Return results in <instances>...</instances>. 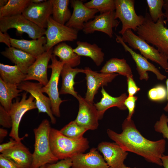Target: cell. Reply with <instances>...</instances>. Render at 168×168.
<instances>
[{
    "label": "cell",
    "instance_id": "1",
    "mask_svg": "<svg viewBox=\"0 0 168 168\" xmlns=\"http://www.w3.org/2000/svg\"><path fill=\"white\" fill-rule=\"evenodd\" d=\"M122 126V132L120 133L108 129L107 133L109 138L125 151L142 156L148 162L162 166L161 158L165 151V139L152 141L146 138L138 130L132 119H125Z\"/></svg>",
    "mask_w": 168,
    "mask_h": 168
},
{
    "label": "cell",
    "instance_id": "2",
    "mask_svg": "<svg viewBox=\"0 0 168 168\" xmlns=\"http://www.w3.org/2000/svg\"><path fill=\"white\" fill-rule=\"evenodd\" d=\"M143 24L137 29L138 35L148 43L155 46L168 60V28L163 17L157 22L152 20L149 13L146 12Z\"/></svg>",
    "mask_w": 168,
    "mask_h": 168
},
{
    "label": "cell",
    "instance_id": "3",
    "mask_svg": "<svg viewBox=\"0 0 168 168\" xmlns=\"http://www.w3.org/2000/svg\"><path fill=\"white\" fill-rule=\"evenodd\" d=\"M49 142L52 153L60 160L83 153L89 147L86 138L83 137L79 139H72L64 135L60 130L52 128L49 133Z\"/></svg>",
    "mask_w": 168,
    "mask_h": 168
},
{
    "label": "cell",
    "instance_id": "4",
    "mask_svg": "<svg viewBox=\"0 0 168 168\" xmlns=\"http://www.w3.org/2000/svg\"><path fill=\"white\" fill-rule=\"evenodd\" d=\"M51 128L49 121L44 119L33 129L35 142L30 168H39L48 164L55 163L58 160L51 150L49 133Z\"/></svg>",
    "mask_w": 168,
    "mask_h": 168
},
{
    "label": "cell",
    "instance_id": "5",
    "mask_svg": "<svg viewBox=\"0 0 168 168\" xmlns=\"http://www.w3.org/2000/svg\"><path fill=\"white\" fill-rule=\"evenodd\" d=\"M121 38L124 42L127 43L132 48L139 50L144 57L158 64L168 72V60L166 57L157 49L135 34L132 30H127Z\"/></svg>",
    "mask_w": 168,
    "mask_h": 168
},
{
    "label": "cell",
    "instance_id": "6",
    "mask_svg": "<svg viewBox=\"0 0 168 168\" xmlns=\"http://www.w3.org/2000/svg\"><path fill=\"white\" fill-rule=\"evenodd\" d=\"M51 59V63L48 67L51 69L50 78L46 85L42 87L41 91L43 93L47 94L50 99L53 115L58 117L60 116V105L65 101L60 98L58 88L61 71L64 63L58 60L56 56L53 54Z\"/></svg>",
    "mask_w": 168,
    "mask_h": 168
},
{
    "label": "cell",
    "instance_id": "7",
    "mask_svg": "<svg viewBox=\"0 0 168 168\" xmlns=\"http://www.w3.org/2000/svg\"><path fill=\"white\" fill-rule=\"evenodd\" d=\"M12 28L15 29L20 34H27L32 40L43 36L46 31V29L39 27L22 14L0 18V31L6 32Z\"/></svg>",
    "mask_w": 168,
    "mask_h": 168
},
{
    "label": "cell",
    "instance_id": "8",
    "mask_svg": "<svg viewBox=\"0 0 168 168\" xmlns=\"http://www.w3.org/2000/svg\"><path fill=\"white\" fill-rule=\"evenodd\" d=\"M115 18H119L122 24L119 33L122 35L129 29L136 31L137 28L143 24L144 16L136 13L135 0H115Z\"/></svg>",
    "mask_w": 168,
    "mask_h": 168
},
{
    "label": "cell",
    "instance_id": "9",
    "mask_svg": "<svg viewBox=\"0 0 168 168\" xmlns=\"http://www.w3.org/2000/svg\"><path fill=\"white\" fill-rule=\"evenodd\" d=\"M78 33V30L56 22L51 16L48 19L45 33L47 40L44 45L46 51L63 42L74 41L77 39Z\"/></svg>",
    "mask_w": 168,
    "mask_h": 168
},
{
    "label": "cell",
    "instance_id": "10",
    "mask_svg": "<svg viewBox=\"0 0 168 168\" xmlns=\"http://www.w3.org/2000/svg\"><path fill=\"white\" fill-rule=\"evenodd\" d=\"M27 93H23L21 100L17 99L12 104L9 112L12 122L9 136L17 142L21 141L27 135L22 138H20L19 135V125L22 117L28 111L37 109L34 98L30 95L27 98Z\"/></svg>",
    "mask_w": 168,
    "mask_h": 168
},
{
    "label": "cell",
    "instance_id": "11",
    "mask_svg": "<svg viewBox=\"0 0 168 168\" xmlns=\"http://www.w3.org/2000/svg\"><path fill=\"white\" fill-rule=\"evenodd\" d=\"M120 22L115 18V11L100 13L93 20L84 23L83 32L86 34H91L95 31L102 32L111 38L114 28H116Z\"/></svg>",
    "mask_w": 168,
    "mask_h": 168
},
{
    "label": "cell",
    "instance_id": "12",
    "mask_svg": "<svg viewBox=\"0 0 168 168\" xmlns=\"http://www.w3.org/2000/svg\"><path fill=\"white\" fill-rule=\"evenodd\" d=\"M43 85L40 83L24 81L18 85L19 89L30 93L35 98V105L39 113H46L50 118L52 124H55L56 119L51 109L49 98L44 95L42 91Z\"/></svg>",
    "mask_w": 168,
    "mask_h": 168
},
{
    "label": "cell",
    "instance_id": "13",
    "mask_svg": "<svg viewBox=\"0 0 168 168\" xmlns=\"http://www.w3.org/2000/svg\"><path fill=\"white\" fill-rule=\"evenodd\" d=\"M84 70L87 86L85 98L88 102L93 104L95 96L99 88L100 87L107 86L119 74L115 73H99L88 67H86Z\"/></svg>",
    "mask_w": 168,
    "mask_h": 168
},
{
    "label": "cell",
    "instance_id": "14",
    "mask_svg": "<svg viewBox=\"0 0 168 168\" xmlns=\"http://www.w3.org/2000/svg\"><path fill=\"white\" fill-rule=\"evenodd\" d=\"M79 103V110L75 120L79 126L87 130H94L99 126L98 111L94 104L86 101L85 98L78 95L76 98Z\"/></svg>",
    "mask_w": 168,
    "mask_h": 168
},
{
    "label": "cell",
    "instance_id": "15",
    "mask_svg": "<svg viewBox=\"0 0 168 168\" xmlns=\"http://www.w3.org/2000/svg\"><path fill=\"white\" fill-rule=\"evenodd\" d=\"M97 149L102 154L109 168H130L124 163L128 152L115 142H101L98 144Z\"/></svg>",
    "mask_w": 168,
    "mask_h": 168
},
{
    "label": "cell",
    "instance_id": "16",
    "mask_svg": "<svg viewBox=\"0 0 168 168\" xmlns=\"http://www.w3.org/2000/svg\"><path fill=\"white\" fill-rule=\"evenodd\" d=\"M116 41L121 44L125 51L128 52L135 62L136 70L139 75L140 80L147 81L149 78L147 71L152 72L156 76L158 80H163L166 77V75L161 74L159 70L152 63L149 62L147 58L141 54L134 51L124 43L121 37L116 35Z\"/></svg>",
    "mask_w": 168,
    "mask_h": 168
},
{
    "label": "cell",
    "instance_id": "17",
    "mask_svg": "<svg viewBox=\"0 0 168 168\" xmlns=\"http://www.w3.org/2000/svg\"><path fill=\"white\" fill-rule=\"evenodd\" d=\"M52 14L51 0L39 3L31 2L26 8L22 14L27 19L43 29L47 28L48 19Z\"/></svg>",
    "mask_w": 168,
    "mask_h": 168
},
{
    "label": "cell",
    "instance_id": "18",
    "mask_svg": "<svg viewBox=\"0 0 168 168\" xmlns=\"http://www.w3.org/2000/svg\"><path fill=\"white\" fill-rule=\"evenodd\" d=\"M70 2L73 12L65 25L78 31L82 30L84 23L93 19L99 11L87 7L81 0H72Z\"/></svg>",
    "mask_w": 168,
    "mask_h": 168
},
{
    "label": "cell",
    "instance_id": "19",
    "mask_svg": "<svg viewBox=\"0 0 168 168\" xmlns=\"http://www.w3.org/2000/svg\"><path fill=\"white\" fill-rule=\"evenodd\" d=\"M53 49L45 51L36 58L28 68L24 81L35 80L43 86L46 85L49 81L47 73L48 64L53 54Z\"/></svg>",
    "mask_w": 168,
    "mask_h": 168
},
{
    "label": "cell",
    "instance_id": "20",
    "mask_svg": "<svg viewBox=\"0 0 168 168\" xmlns=\"http://www.w3.org/2000/svg\"><path fill=\"white\" fill-rule=\"evenodd\" d=\"M71 158L72 168H109L103 156L95 148L87 153L79 154Z\"/></svg>",
    "mask_w": 168,
    "mask_h": 168
},
{
    "label": "cell",
    "instance_id": "21",
    "mask_svg": "<svg viewBox=\"0 0 168 168\" xmlns=\"http://www.w3.org/2000/svg\"><path fill=\"white\" fill-rule=\"evenodd\" d=\"M1 154L12 160L18 168H30L33 154L21 141Z\"/></svg>",
    "mask_w": 168,
    "mask_h": 168
},
{
    "label": "cell",
    "instance_id": "22",
    "mask_svg": "<svg viewBox=\"0 0 168 168\" xmlns=\"http://www.w3.org/2000/svg\"><path fill=\"white\" fill-rule=\"evenodd\" d=\"M4 57L16 65L21 71L26 74L29 68L36 58L21 50L13 47H7L1 52Z\"/></svg>",
    "mask_w": 168,
    "mask_h": 168
},
{
    "label": "cell",
    "instance_id": "23",
    "mask_svg": "<svg viewBox=\"0 0 168 168\" xmlns=\"http://www.w3.org/2000/svg\"><path fill=\"white\" fill-rule=\"evenodd\" d=\"M11 46L25 52L36 58L46 51L45 45L47 42L46 37L32 40L10 39Z\"/></svg>",
    "mask_w": 168,
    "mask_h": 168
},
{
    "label": "cell",
    "instance_id": "24",
    "mask_svg": "<svg viewBox=\"0 0 168 168\" xmlns=\"http://www.w3.org/2000/svg\"><path fill=\"white\" fill-rule=\"evenodd\" d=\"M102 97L100 101L94 105L98 112L99 119H102L105 111L108 109L114 107H117L121 110H125L127 108L124 104V102L128 96L126 93H124L117 97L110 95L105 90L103 87L101 91Z\"/></svg>",
    "mask_w": 168,
    "mask_h": 168
},
{
    "label": "cell",
    "instance_id": "25",
    "mask_svg": "<svg viewBox=\"0 0 168 168\" xmlns=\"http://www.w3.org/2000/svg\"><path fill=\"white\" fill-rule=\"evenodd\" d=\"M84 70L78 68H73L67 64H64L61 71L62 82L59 91V94H69L76 98L78 94L75 90V84L74 78L79 73L84 72Z\"/></svg>",
    "mask_w": 168,
    "mask_h": 168
},
{
    "label": "cell",
    "instance_id": "26",
    "mask_svg": "<svg viewBox=\"0 0 168 168\" xmlns=\"http://www.w3.org/2000/svg\"><path fill=\"white\" fill-rule=\"evenodd\" d=\"M76 44L77 46L73 49L76 53L80 56L90 58L98 66L102 64L104 59V53L96 44L80 41H77Z\"/></svg>",
    "mask_w": 168,
    "mask_h": 168
},
{
    "label": "cell",
    "instance_id": "27",
    "mask_svg": "<svg viewBox=\"0 0 168 168\" xmlns=\"http://www.w3.org/2000/svg\"><path fill=\"white\" fill-rule=\"evenodd\" d=\"M53 54L59 58V60L73 68L79 65L81 56L76 53L71 46L64 42L61 43L54 46Z\"/></svg>",
    "mask_w": 168,
    "mask_h": 168
},
{
    "label": "cell",
    "instance_id": "28",
    "mask_svg": "<svg viewBox=\"0 0 168 168\" xmlns=\"http://www.w3.org/2000/svg\"><path fill=\"white\" fill-rule=\"evenodd\" d=\"M19 89L18 85L6 82L0 78V102L1 105L9 112L13 99L20 95L22 91Z\"/></svg>",
    "mask_w": 168,
    "mask_h": 168
},
{
    "label": "cell",
    "instance_id": "29",
    "mask_svg": "<svg viewBox=\"0 0 168 168\" xmlns=\"http://www.w3.org/2000/svg\"><path fill=\"white\" fill-rule=\"evenodd\" d=\"M100 72L105 73H117L126 77L133 76L131 68L124 58L110 59L106 62Z\"/></svg>",
    "mask_w": 168,
    "mask_h": 168
},
{
    "label": "cell",
    "instance_id": "30",
    "mask_svg": "<svg viewBox=\"0 0 168 168\" xmlns=\"http://www.w3.org/2000/svg\"><path fill=\"white\" fill-rule=\"evenodd\" d=\"M0 75L4 82L18 85L24 81L26 74L23 73L16 65H10L0 63Z\"/></svg>",
    "mask_w": 168,
    "mask_h": 168
},
{
    "label": "cell",
    "instance_id": "31",
    "mask_svg": "<svg viewBox=\"0 0 168 168\" xmlns=\"http://www.w3.org/2000/svg\"><path fill=\"white\" fill-rule=\"evenodd\" d=\"M52 6V18L55 21L65 25L72 14L68 7L69 0H51Z\"/></svg>",
    "mask_w": 168,
    "mask_h": 168
},
{
    "label": "cell",
    "instance_id": "32",
    "mask_svg": "<svg viewBox=\"0 0 168 168\" xmlns=\"http://www.w3.org/2000/svg\"><path fill=\"white\" fill-rule=\"evenodd\" d=\"M31 3V0H8L7 4L0 8V18L22 14Z\"/></svg>",
    "mask_w": 168,
    "mask_h": 168
},
{
    "label": "cell",
    "instance_id": "33",
    "mask_svg": "<svg viewBox=\"0 0 168 168\" xmlns=\"http://www.w3.org/2000/svg\"><path fill=\"white\" fill-rule=\"evenodd\" d=\"M87 130L78 125L74 120L71 121L60 131L68 138L74 139H79L83 137L84 133Z\"/></svg>",
    "mask_w": 168,
    "mask_h": 168
},
{
    "label": "cell",
    "instance_id": "34",
    "mask_svg": "<svg viewBox=\"0 0 168 168\" xmlns=\"http://www.w3.org/2000/svg\"><path fill=\"white\" fill-rule=\"evenodd\" d=\"M87 7L97 10L100 13L116 9L115 0H91L84 3Z\"/></svg>",
    "mask_w": 168,
    "mask_h": 168
},
{
    "label": "cell",
    "instance_id": "35",
    "mask_svg": "<svg viewBox=\"0 0 168 168\" xmlns=\"http://www.w3.org/2000/svg\"><path fill=\"white\" fill-rule=\"evenodd\" d=\"M149 11V14L154 22H156L160 18L164 17L162 9L164 0H147Z\"/></svg>",
    "mask_w": 168,
    "mask_h": 168
},
{
    "label": "cell",
    "instance_id": "36",
    "mask_svg": "<svg viewBox=\"0 0 168 168\" xmlns=\"http://www.w3.org/2000/svg\"><path fill=\"white\" fill-rule=\"evenodd\" d=\"M147 96L149 100L152 101H163L166 99V88L163 85H157L149 90Z\"/></svg>",
    "mask_w": 168,
    "mask_h": 168
},
{
    "label": "cell",
    "instance_id": "37",
    "mask_svg": "<svg viewBox=\"0 0 168 168\" xmlns=\"http://www.w3.org/2000/svg\"><path fill=\"white\" fill-rule=\"evenodd\" d=\"M168 117L164 114H162L159 120L157 121L154 125L155 130L161 133L164 138L168 140Z\"/></svg>",
    "mask_w": 168,
    "mask_h": 168
},
{
    "label": "cell",
    "instance_id": "38",
    "mask_svg": "<svg viewBox=\"0 0 168 168\" xmlns=\"http://www.w3.org/2000/svg\"><path fill=\"white\" fill-rule=\"evenodd\" d=\"M0 124L3 127L10 128H12V122L9 112L0 105Z\"/></svg>",
    "mask_w": 168,
    "mask_h": 168
},
{
    "label": "cell",
    "instance_id": "39",
    "mask_svg": "<svg viewBox=\"0 0 168 168\" xmlns=\"http://www.w3.org/2000/svg\"><path fill=\"white\" fill-rule=\"evenodd\" d=\"M138 97L136 96H128L124 102V104L128 110V114L126 118L128 120L132 119V117L134 113L136 102Z\"/></svg>",
    "mask_w": 168,
    "mask_h": 168
},
{
    "label": "cell",
    "instance_id": "40",
    "mask_svg": "<svg viewBox=\"0 0 168 168\" xmlns=\"http://www.w3.org/2000/svg\"><path fill=\"white\" fill-rule=\"evenodd\" d=\"M72 165L71 158L61 160L56 163L48 164L45 165V168H70Z\"/></svg>",
    "mask_w": 168,
    "mask_h": 168
},
{
    "label": "cell",
    "instance_id": "41",
    "mask_svg": "<svg viewBox=\"0 0 168 168\" xmlns=\"http://www.w3.org/2000/svg\"><path fill=\"white\" fill-rule=\"evenodd\" d=\"M128 85V96H133L140 90V88L137 85L133 76L126 77Z\"/></svg>",
    "mask_w": 168,
    "mask_h": 168
},
{
    "label": "cell",
    "instance_id": "42",
    "mask_svg": "<svg viewBox=\"0 0 168 168\" xmlns=\"http://www.w3.org/2000/svg\"><path fill=\"white\" fill-rule=\"evenodd\" d=\"M0 168H18L16 165L9 158L1 154L0 155Z\"/></svg>",
    "mask_w": 168,
    "mask_h": 168
},
{
    "label": "cell",
    "instance_id": "43",
    "mask_svg": "<svg viewBox=\"0 0 168 168\" xmlns=\"http://www.w3.org/2000/svg\"><path fill=\"white\" fill-rule=\"evenodd\" d=\"M18 142L12 138H10L8 142L0 145V152L2 153L3 152L11 148L16 145Z\"/></svg>",
    "mask_w": 168,
    "mask_h": 168
},
{
    "label": "cell",
    "instance_id": "44",
    "mask_svg": "<svg viewBox=\"0 0 168 168\" xmlns=\"http://www.w3.org/2000/svg\"><path fill=\"white\" fill-rule=\"evenodd\" d=\"M11 38L6 32H2L0 31V42L4 43L8 47H11L10 41Z\"/></svg>",
    "mask_w": 168,
    "mask_h": 168
},
{
    "label": "cell",
    "instance_id": "45",
    "mask_svg": "<svg viewBox=\"0 0 168 168\" xmlns=\"http://www.w3.org/2000/svg\"><path fill=\"white\" fill-rule=\"evenodd\" d=\"M164 1L163 9L165 10L164 18H166L165 21V22H168V0H164Z\"/></svg>",
    "mask_w": 168,
    "mask_h": 168
},
{
    "label": "cell",
    "instance_id": "46",
    "mask_svg": "<svg viewBox=\"0 0 168 168\" xmlns=\"http://www.w3.org/2000/svg\"><path fill=\"white\" fill-rule=\"evenodd\" d=\"M162 166L164 168H168V152L166 155L163 154L161 158Z\"/></svg>",
    "mask_w": 168,
    "mask_h": 168
},
{
    "label": "cell",
    "instance_id": "47",
    "mask_svg": "<svg viewBox=\"0 0 168 168\" xmlns=\"http://www.w3.org/2000/svg\"><path fill=\"white\" fill-rule=\"evenodd\" d=\"M8 132L6 129L3 128H0V142H2L4 138L7 136Z\"/></svg>",
    "mask_w": 168,
    "mask_h": 168
},
{
    "label": "cell",
    "instance_id": "48",
    "mask_svg": "<svg viewBox=\"0 0 168 168\" xmlns=\"http://www.w3.org/2000/svg\"><path fill=\"white\" fill-rule=\"evenodd\" d=\"M166 86L167 90V103L166 105L164 108V110L166 112H168V78L166 80Z\"/></svg>",
    "mask_w": 168,
    "mask_h": 168
},
{
    "label": "cell",
    "instance_id": "49",
    "mask_svg": "<svg viewBox=\"0 0 168 168\" xmlns=\"http://www.w3.org/2000/svg\"><path fill=\"white\" fill-rule=\"evenodd\" d=\"M8 0H0V8L5 6L7 3Z\"/></svg>",
    "mask_w": 168,
    "mask_h": 168
},
{
    "label": "cell",
    "instance_id": "50",
    "mask_svg": "<svg viewBox=\"0 0 168 168\" xmlns=\"http://www.w3.org/2000/svg\"><path fill=\"white\" fill-rule=\"evenodd\" d=\"M46 0H31V2L33 3H39L45 1Z\"/></svg>",
    "mask_w": 168,
    "mask_h": 168
},
{
    "label": "cell",
    "instance_id": "51",
    "mask_svg": "<svg viewBox=\"0 0 168 168\" xmlns=\"http://www.w3.org/2000/svg\"><path fill=\"white\" fill-rule=\"evenodd\" d=\"M39 168H45V165L42 166Z\"/></svg>",
    "mask_w": 168,
    "mask_h": 168
},
{
    "label": "cell",
    "instance_id": "52",
    "mask_svg": "<svg viewBox=\"0 0 168 168\" xmlns=\"http://www.w3.org/2000/svg\"></svg>",
    "mask_w": 168,
    "mask_h": 168
}]
</instances>
